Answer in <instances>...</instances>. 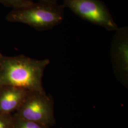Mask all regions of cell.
Wrapping results in <instances>:
<instances>
[{"label": "cell", "mask_w": 128, "mask_h": 128, "mask_svg": "<svg viewBox=\"0 0 128 128\" xmlns=\"http://www.w3.org/2000/svg\"><path fill=\"white\" fill-rule=\"evenodd\" d=\"M48 59L38 60L20 55L2 56L0 66V86H12L30 92H45L42 77Z\"/></svg>", "instance_id": "1"}, {"label": "cell", "mask_w": 128, "mask_h": 128, "mask_svg": "<svg viewBox=\"0 0 128 128\" xmlns=\"http://www.w3.org/2000/svg\"><path fill=\"white\" fill-rule=\"evenodd\" d=\"M64 18L63 5L40 0L24 7L12 9L7 15L6 19L11 22L24 23L38 30L44 31L60 25Z\"/></svg>", "instance_id": "2"}, {"label": "cell", "mask_w": 128, "mask_h": 128, "mask_svg": "<svg viewBox=\"0 0 128 128\" xmlns=\"http://www.w3.org/2000/svg\"><path fill=\"white\" fill-rule=\"evenodd\" d=\"M53 101L46 92H29L14 115L51 127L56 123Z\"/></svg>", "instance_id": "3"}, {"label": "cell", "mask_w": 128, "mask_h": 128, "mask_svg": "<svg viewBox=\"0 0 128 128\" xmlns=\"http://www.w3.org/2000/svg\"><path fill=\"white\" fill-rule=\"evenodd\" d=\"M63 6L79 17L109 31L119 27L110 11L100 0H63Z\"/></svg>", "instance_id": "4"}, {"label": "cell", "mask_w": 128, "mask_h": 128, "mask_svg": "<svg viewBox=\"0 0 128 128\" xmlns=\"http://www.w3.org/2000/svg\"><path fill=\"white\" fill-rule=\"evenodd\" d=\"M111 44L110 56L115 68L127 72L128 63V27H119L115 31Z\"/></svg>", "instance_id": "5"}, {"label": "cell", "mask_w": 128, "mask_h": 128, "mask_svg": "<svg viewBox=\"0 0 128 128\" xmlns=\"http://www.w3.org/2000/svg\"><path fill=\"white\" fill-rule=\"evenodd\" d=\"M12 86H0V114H12L22 105L28 92Z\"/></svg>", "instance_id": "6"}, {"label": "cell", "mask_w": 128, "mask_h": 128, "mask_svg": "<svg viewBox=\"0 0 128 128\" xmlns=\"http://www.w3.org/2000/svg\"><path fill=\"white\" fill-rule=\"evenodd\" d=\"M13 116V128H51L41 124L20 118L14 115Z\"/></svg>", "instance_id": "7"}, {"label": "cell", "mask_w": 128, "mask_h": 128, "mask_svg": "<svg viewBox=\"0 0 128 128\" xmlns=\"http://www.w3.org/2000/svg\"><path fill=\"white\" fill-rule=\"evenodd\" d=\"M0 2L14 9L27 6L34 2L33 0H0Z\"/></svg>", "instance_id": "8"}, {"label": "cell", "mask_w": 128, "mask_h": 128, "mask_svg": "<svg viewBox=\"0 0 128 128\" xmlns=\"http://www.w3.org/2000/svg\"><path fill=\"white\" fill-rule=\"evenodd\" d=\"M13 115L0 114V128H13Z\"/></svg>", "instance_id": "9"}, {"label": "cell", "mask_w": 128, "mask_h": 128, "mask_svg": "<svg viewBox=\"0 0 128 128\" xmlns=\"http://www.w3.org/2000/svg\"><path fill=\"white\" fill-rule=\"evenodd\" d=\"M40 0L45 2H51V3H58V2L60 0Z\"/></svg>", "instance_id": "10"}, {"label": "cell", "mask_w": 128, "mask_h": 128, "mask_svg": "<svg viewBox=\"0 0 128 128\" xmlns=\"http://www.w3.org/2000/svg\"><path fill=\"white\" fill-rule=\"evenodd\" d=\"M3 55H2L0 52V64H1V61H2V57Z\"/></svg>", "instance_id": "11"}]
</instances>
